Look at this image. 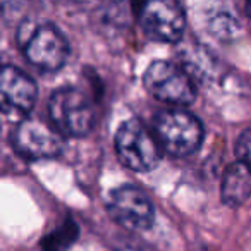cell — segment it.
I'll return each instance as SVG.
<instances>
[{"mask_svg": "<svg viewBox=\"0 0 251 251\" xmlns=\"http://www.w3.org/2000/svg\"><path fill=\"white\" fill-rule=\"evenodd\" d=\"M12 141L16 150L31 160L57 157L64 148L62 134L38 119L23 121L16 127Z\"/></svg>", "mask_w": 251, "mask_h": 251, "instance_id": "ba28073f", "label": "cell"}, {"mask_svg": "<svg viewBox=\"0 0 251 251\" xmlns=\"http://www.w3.org/2000/svg\"><path fill=\"white\" fill-rule=\"evenodd\" d=\"M244 9H246V14L251 16V2H248V4L244 5Z\"/></svg>", "mask_w": 251, "mask_h": 251, "instance_id": "4fadbf2b", "label": "cell"}, {"mask_svg": "<svg viewBox=\"0 0 251 251\" xmlns=\"http://www.w3.org/2000/svg\"><path fill=\"white\" fill-rule=\"evenodd\" d=\"M36 84L31 76L14 66H0V110L25 115L36 101Z\"/></svg>", "mask_w": 251, "mask_h": 251, "instance_id": "9c48e42d", "label": "cell"}, {"mask_svg": "<svg viewBox=\"0 0 251 251\" xmlns=\"http://www.w3.org/2000/svg\"><path fill=\"white\" fill-rule=\"evenodd\" d=\"M222 201L229 206H239L251 196V167L234 162L226 169L220 188Z\"/></svg>", "mask_w": 251, "mask_h": 251, "instance_id": "30bf717a", "label": "cell"}, {"mask_svg": "<svg viewBox=\"0 0 251 251\" xmlns=\"http://www.w3.org/2000/svg\"><path fill=\"white\" fill-rule=\"evenodd\" d=\"M77 237V226L71 220L64 222L42 241L43 251H66Z\"/></svg>", "mask_w": 251, "mask_h": 251, "instance_id": "8fae6325", "label": "cell"}, {"mask_svg": "<svg viewBox=\"0 0 251 251\" xmlns=\"http://www.w3.org/2000/svg\"><path fill=\"white\" fill-rule=\"evenodd\" d=\"M236 155L237 162H243L251 167V129H246L239 134L236 141Z\"/></svg>", "mask_w": 251, "mask_h": 251, "instance_id": "7c38bea8", "label": "cell"}, {"mask_svg": "<svg viewBox=\"0 0 251 251\" xmlns=\"http://www.w3.org/2000/svg\"><path fill=\"white\" fill-rule=\"evenodd\" d=\"M136 18L145 35L157 42H177L184 33V11L172 0H151L138 4Z\"/></svg>", "mask_w": 251, "mask_h": 251, "instance_id": "8992f818", "label": "cell"}, {"mask_svg": "<svg viewBox=\"0 0 251 251\" xmlns=\"http://www.w3.org/2000/svg\"><path fill=\"white\" fill-rule=\"evenodd\" d=\"M18 40L28 62L47 73L60 69L69 57L66 36L49 23H25Z\"/></svg>", "mask_w": 251, "mask_h": 251, "instance_id": "6da1fadb", "label": "cell"}, {"mask_svg": "<svg viewBox=\"0 0 251 251\" xmlns=\"http://www.w3.org/2000/svg\"><path fill=\"white\" fill-rule=\"evenodd\" d=\"M107 210L115 222L129 230H147L153 224V205L136 186L124 184L114 189Z\"/></svg>", "mask_w": 251, "mask_h": 251, "instance_id": "52a82bcc", "label": "cell"}, {"mask_svg": "<svg viewBox=\"0 0 251 251\" xmlns=\"http://www.w3.org/2000/svg\"><path fill=\"white\" fill-rule=\"evenodd\" d=\"M49 114L55 131L64 136H84L91 131L95 122V110L90 98L73 86L53 91L49 101Z\"/></svg>", "mask_w": 251, "mask_h": 251, "instance_id": "3957f363", "label": "cell"}, {"mask_svg": "<svg viewBox=\"0 0 251 251\" xmlns=\"http://www.w3.org/2000/svg\"><path fill=\"white\" fill-rule=\"evenodd\" d=\"M155 138L160 148L174 157L195 153L203 141V126L198 117L184 110H165L155 117Z\"/></svg>", "mask_w": 251, "mask_h": 251, "instance_id": "7a4b0ae2", "label": "cell"}, {"mask_svg": "<svg viewBox=\"0 0 251 251\" xmlns=\"http://www.w3.org/2000/svg\"><path fill=\"white\" fill-rule=\"evenodd\" d=\"M115 150L124 165L136 172H147L160 162L157 138L136 119L124 122L115 134Z\"/></svg>", "mask_w": 251, "mask_h": 251, "instance_id": "5b68a950", "label": "cell"}, {"mask_svg": "<svg viewBox=\"0 0 251 251\" xmlns=\"http://www.w3.org/2000/svg\"><path fill=\"white\" fill-rule=\"evenodd\" d=\"M145 88L151 97L171 105H189L196 97L191 74L169 60H155L145 73Z\"/></svg>", "mask_w": 251, "mask_h": 251, "instance_id": "277c9868", "label": "cell"}]
</instances>
